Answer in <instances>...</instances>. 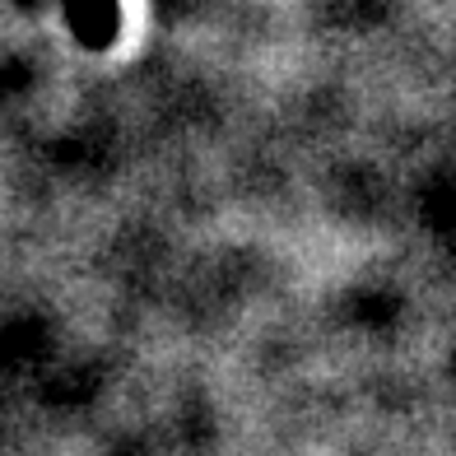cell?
Instances as JSON below:
<instances>
[{
    "label": "cell",
    "mask_w": 456,
    "mask_h": 456,
    "mask_svg": "<svg viewBox=\"0 0 456 456\" xmlns=\"http://www.w3.org/2000/svg\"><path fill=\"white\" fill-rule=\"evenodd\" d=\"M70 28L85 47H112L117 37V0H66Z\"/></svg>",
    "instance_id": "obj_1"
}]
</instances>
